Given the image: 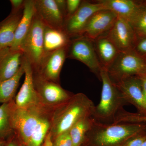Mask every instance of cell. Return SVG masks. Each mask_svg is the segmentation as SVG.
I'll use <instances>...</instances> for the list:
<instances>
[{"mask_svg": "<svg viewBox=\"0 0 146 146\" xmlns=\"http://www.w3.org/2000/svg\"><path fill=\"white\" fill-rule=\"evenodd\" d=\"M96 106L83 93L72 95L65 103L53 111L49 133L52 141L58 136L68 131L84 118L92 117Z\"/></svg>", "mask_w": 146, "mask_h": 146, "instance_id": "6da1fadb", "label": "cell"}, {"mask_svg": "<svg viewBox=\"0 0 146 146\" xmlns=\"http://www.w3.org/2000/svg\"><path fill=\"white\" fill-rule=\"evenodd\" d=\"M146 131L145 124H108L96 120L82 146H122L129 138Z\"/></svg>", "mask_w": 146, "mask_h": 146, "instance_id": "7a4b0ae2", "label": "cell"}, {"mask_svg": "<svg viewBox=\"0 0 146 146\" xmlns=\"http://www.w3.org/2000/svg\"><path fill=\"white\" fill-rule=\"evenodd\" d=\"M100 76L102 82L101 99L95 106L92 117L97 121L110 124L113 123L118 113L127 103L112 82L106 69L102 68Z\"/></svg>", "mask_w": 146, "mask_h": 146, "instance_id": "3957f363", "label": "cell"}, {"mask_svg": "<svg viewBox=\"0 0 146 146\" xmlns=\"http://www.w3.org/2000/svg\"><path fill=\"white\" fill-rule=\"evenodd\" d=\"M113 82L132 76L146 75V62L133 50L120 52L106 70Z\"/></svg>", "mask_w": 146, "mask_h": 146, "instance_id": "277c9868", "label": "cell"}, {"mask_svg": "<svg viewBox=\"0 0 146 146\" xmlns=\"http://www.w3.org/2000/svg\"><path fill=\"white\" fill-rule=\"evenodd\" d=\"M46 109H50L43 106L21 109L17 108L14 102L11 123L14 134L19 143L27 146L40 115Z\"/></svg>", "mask_w": 146, "mask_h": 146, "instance_id": "5b68a950", "label": "cell"}, {"mask_svg": "<svg viewBox=\"0 0 146 146\" xmlns=\"http://www.w3.org/2000/svg\"><path fill=\"white\" fill-rule=\"evenodd\" d=\"M45 25L36 13L31 28L21 44L24 56L31 65L33 71L37 70L44 56V35Z\"/></svg>", "mask_w": 146, "mask_h": 146, "instance_id": "8992f818", "label": "cell"}, {"mask_svg": "<svg viewBox=\"0 0 146 146\" xmlns=\"http://www.w3.org/2000/svg\"><path fill=\"white\" fill-rule=\"evenodd\" d=\"M86 65L99 79L103 67L100 63L94 42L83 36L71 39L67 47V56Z\"/></svg>", "mask_w": 146, "mask_h": 146, "instance_id": "52a82bcc", "label": "cell"}, {"mask_svg": "<svg viewBox=\"0 0 146 146\" xmlns=\"http://www.w3.org/2000/svg\"><path fill=\"white\" fill-rule=\"evenodd\" d=\"M33 79L40 103L47 108L54 109L68 101L72 96L58 83L42 78L34 72Z\"/></svg>", "mask_w": 146, "mask_h": 146, "instance_id": "ba28073f", "label": "cell"}, {"mask_svg": "<svg viewBox=\"0 0 146 146\" xmlns=\"http://www.w3.org/2000/svg\"><path fill=\"white\" fill-rule=\"evenodd\" d=\"M103 9H105L104 7L98 1H82L75 13L64 21L63 29L71 39L81 36L91 16Z\"/></svg>", "mask_w": 146, "mask_h": 146, "instance_id": "9c48e42d", "label": "cell"}, {"mask_svg": "<svg viewBox=\"0 0 146 146\" xmlns=\"http://www.w3.org/2000/svg\"><path fill=\"white\" fill-rule=\"evenodd\" d=\"M119 52L133 50L138 40L136 32L129 22L117 17L109 31L105 35Z\"/></svg>", "mask_w": 146, "mask_h": 146, "instance_id": "30bf717a", "label": "cell"}, {"mask_svg": "<svg viewBox=\"0 0 146 146\" xmlns=\"http://www.w3.org/2000/svg\"><path fill=\"white\" fill-rule=\"evenodd\" d=\"M23 63L25 70V79L20 91L14 98L15 105L17 108L21 109H27L43 106L40 103L35 86L33 70L31 65L25 57Z\"/></svg>", "mask_w": 146, "mask_h": 146, "instance_id": "8fae6325", "label": "cell"}, {"mask_svg": "<svg viewBox=\"0 0 146 146\" xmlns=\"http://www.w3.org/2000/svg\"><path fill=\"white\" fill-rule=\"evenodd\" d=\"M113 82L127 104L134 106L138 113L146 115V102L138 76L129 77Z\"/></svg>", "mask_w": 146, "mask_h": 146, "instance_id": "7c38bea8", "label": "cell"}, {"mask_svg": "<svg viewBox=\"0 0 146 146\" xmlns=\"http://www.w3.org/2000/svg\"><path fill=\"white\" fill-rule=\"evenodd\" d=\"M67 56V47L45 54L39 67L33 72L42 78L58 83Z\"/></svg>", "mask_w": 146, "mask_h": 146, "instance_id": "4fadbf2b", "label": "cell"}, {"mask_svg": "<svg viewBox=\"0 0 146 146\" xmlns=\"http://www.w3.org/2000/svg\"><path fill=\"white\" fill-rule=\"evenodd\" d=\"M117 17L115 13L108 9L96 12L89 19L82 36L94 41L106 34L113 26Z\"/></svg>", "mask_w": 146, "mask_h": 146, "instance_id": "5bb4252c", "label": "cell"}, {"mask_svg": "<svg viewBox=\"0 0 146 146\" xmlns=\"http://www.w3.org/2000/svg\"><path fill=\"white\" fill-rule=\"evenodd\" d=\"M35 13L45 26L63 29L65 18L55 0H34Z\"/></svg>", "mask_w": 146, "mask_h": 146, "instance_id": "9a60e30c", "label": "cell"}, {"mask_svg": "<svg viewBox=\"0 0 146 146\" xmlns=\"http://www.w3.org/2000/svg\"><path fill=\"white\" fill-rule=\"evenodd\" d=\"M35 12L34 0H26L23 15L16 29L14 41L10 50H20L22 43L31 28Z\"/></svg>", "mask_w": 146, "mask_h": 146, "instance_id": "2e32d148", "label": "cell"}, {"mask_svg": "<svg viewBox=\"0 0 146 146\" xmlns=\"http://www.w3.org/2000/svg\"><path fill=\"white\" fill-rule=\"evenodd\" d=\"M23 10L17 13H10L0 25V56L10 50L13 45L15 33Z\"/></svg>", "mask_w": 146, "mask_h": 146, "instance_id": "e0dca14e", "label": "cell"}, {"mask_svg": "<svg viewBox=\"0 0 146 146\" xmlns=\"http://www.w3.org/2000/svg\"><path fill=\"white\" fill-rule=\"evenodd\" d=\"M24 57L21 50H9L0 56V82L16 75L22 66Z\"/></svg>", "mask_w": 146, "mask_h": 146, "instance_id": "ac0fdd59", "label": "cell"}, {"mask_svg": "<svg viewBox=\"0 0 146 146\" xmlns=\"http://www.w3.org/2000/svg\"><path fill=\"white\" fill-rule=\"evenodd\" d=\"M71 40L63 29L45 26L44 35V55L68 47Z\"/></svg>", "mask_w": 146, "mask_h": 146, "instance_id": "d6986e66", "label": "cell"}, {"mask_svg": "<svg viewBox=\"0 0 146 146\" xmlns=\"http://www.w3.org/2000/svg\"><path fill=\"white\" fill-rule=\"evenodd\" d=\"M93 42L100 63L107 70L120 52L106 35L100 36Z\"/></svg>", "mask_w": 146, "mask_h": 146, "instance_id": "ffe728a7", "label": "cell"}, {"mask_svg": "<svg viewBox=\"0 0 146 146\" xmlns=\"http://www.w3.org/2000/svg\"><path fill=\"white\" fill-rule=\"evenodd\" d=\"M105 9L111 11L118 17L129 21L136 12L139 5L138 1L132 0H100L97 1Z\"/></svg>", "mask_w": 146, "mask_h": 146, "instance_id": "44dd1931", "label": "cell"}, {"mask_svg": "<svg viewBox=\"0 0 146 146\" xmlns=\"http://www.w3.org/2000/svg\"><path fill=\"white\" fill-rule=\"evenodd\" d=\"M53 111L46 109L42 112L27 146H42L50 130Z\"/></svg>", "mask_w": 146, "mask_h": 146, "instance_id": "7402d4cb", "label": "cell"}, {"mask_svg": "<svg viewBox=\"0 0 146 146\" xmlns=\"http://www.w3.org/2000/svg\"><path fill=\"white\" fill-rule=\"evenodd\" d=\"M24 74L25 70L23 63L16 75L12 78L0 82V104L7 103L14 99L19 82Z\"/></svg>", "mask_w": 146, "mask_h": 146, "instance_id": "603a6c76", "label": "cell"}, {"mask_svg": "<svg viewBox=\"0 0 146 146\" xmlns=\"http://www.w3.org/2000/svg\"><path fill=\"white\" fill-rule=\"evenodd\" d=\"M14 100L0 106V137L5 140L14 135L11 123Z\"/></svg>", "mask_w": 146, "mask_h": 146, "instance_id": "cb8c5ba5", "label": "cell"}, {"mask_svg": "<svg viewBox=\"0 0 146 146\" xmlns=\"http://www.w3.org/2000/svg\"><path fill=\"white\" fill-rule=\"evenodd\" d=\"M96 120L93 117L84 118L79 121L69 130L72 146H82L86 133L94 124Z\"/></svg>", "mask_w": 146, "mask_h": 146, "instance_id": "d4e9b609", "label": "cell"}, {"mask_svg": "<svg viewBox=\"0 0 146 146\" xmlns=\"http://www.w3.org/2000/svg\"><path fill=\"white\" fill-rule=\"evenodd\" d=\"M143 123L146 124V115L131 113L123 109L115 117L113 123Z\"/></svg>", "mask_w": 146, "mask_h": 146, "instance_id": "484cf974", "label": "cell"}, {"mask_svg": "<svg viewBox=\"0 0 146 146\" xmlns=\"http://www.w3.org/2000/svg\"><path fill=\"white\" fill-rule=\"evenodd\" d=\"M128 21L135 31L146 26V1H139L138 9Z\"/></svg>", "mask_w": 146, "mask_h": 146, "instance_id": "4316f807", "label": "cell"}, {"mask_svg": "<svg viewBox=\"0 0 146 146\" xmlns=\"http://www.w3.org/2000/svg\"><path fill=\"white\" fill-rule=\"evenodd\" d=\"M53 146H72L69 131L60 134L53 140Z\"/></svg>", "mask_w": 146, "mask_h": 146, "instance_id": "83f0119b", "label": "cell"}, {"mask_svg": "<svg viewBox=\"0 0 146 146\" xmlns=\"http://www.w3.org/2000/svg\"><path fill=\"white\" fill-rule=\"evenodd\" d=\"M146 140V131L133 136L122 146H141Z\"/></svg>", "mask_w": 146, "mask_h": 146, "instance_id": "f1b7e54d", "label": "cell"}, {"mask_svg": "<svg viewBox=\"0 0 146 146\" xmlns=\"http://www.w3.org/2000/svg\"><path fill=\"white\" fill-rule=\"evenodd\" d=\"M82 2L80 0L66 1V15L65 21L75 13L80 6Z\"/></svg>", "mask_w": 146, "mask_h": 146, "instance_id": "f546056e", "label": "cell"}, {"mask_svg": "<svg viewBox=\"0 0 146 146\" xmlns=\"http://www.w3.org/2000/svg\"><path fill=\"white\" fill-rule=\"evenodd\" d=\"M133 50L142 57L146 56V37L138 38Z\"/></svg>", "mask_w": 146, "mask_h": 146, "instance_id": "4dcf8cb0", "label": "cell"}, {"mask_svg": "<svg viewBox=\"0 0 146 146\" xmlns=\"http://www.w3.org/2000/svg\"><path fill=\"white\" fill-rule=\"evenodd\" d=\"M25 2V0H10L11 6V13L15 14L23 10Z\"/></svg>", "mask_w": 146, "mask_h": 146, "instance_id": "1f68e13d", "label": "cell"}, {"mask_svg": "<svg viewBox=\"0 0 146 146\" xmlns=\"http://www.w3.org/2000/svg\"><path fill=\"white\" fill-rule=\"evenodd\" d=\"M56 4L62 13L64 18H65L66 15V1L65 0H55Z\"/></svg>", "mask_w": 146, "mask_h": 146, "instance_id": "d6a6232c", "label": "cell"}, {"mask_svg": "<svg viewBox=\"0 0 146 146\" xmlns=\"http://www.w3.org/2000/svg\"><path fill=\"white\" fill-rule=\"evenodd\" d=\"M18 142L15 135H13L7 140L4 146H18Z\"/></svg>", "mask_w": 146, "mask_h": 146, "instance_id": "836d02e7", "label": "cell"}, {"mask_svg": "<svg viewBox=\"0 0 146 146\" xmlns=\"http://www.w3.org/2000/svg\"><path fill=\"white\" fill-rule=\"evenodd\" d=\"M138 76L141 80L144 96H145L146 102V75H143Z\"/></svg>", "mask_w": 146, "mask_h": 146, "instance_id": "e575fe53", "label": "cell"}, {"mask_svg": "<svg viewBox=\"0 0 146 146\" xmlns=\"http://www.w3.org/2000/svg\"><path fill=\"white\" fill-rule=\"evenodd\" d=\"M135 31L138 38L146 37V26Z\"/></svg>", "mask_w": 146, "mask_h": 146, "instance_id": "d590c367", "label": "cell"}, {"mask_svg": "<svg viewBox=\"0 0 146 146\" xmlns=\"http://www.w3.org/2000/svg\"><path fill=\"white\" fill-rule=\"evenodd\" d=\"M7 140L0 137V146H4L5 145Z\"/></svg>", "mask_w": 146, "mask_h": 146, "instance_id": "8d00e7d4", "label": "cell"}, {"mask_svg": "<svg viewBox=\"0 0 146 146\" xmlns=\"http://www.w3.org/2000/svg\"><path fill=\"white\" fill-rule=\"evenodd\" d=\"M141 146H146V140L145 141V142H144L142 144Z\"/></svg>", "mask_w": 146, "mask_h": 146, "instance_id": "74e56055", "label": "cell"}, {"mask_svg": "<svg viewBox=\"0 0 146 146\" xmlns=\"http://www.w3.org/2000/svg\"><path fill=\"white\" fill-rule=\"evenodd\" d=\"M143 58L144 59H145V60L146 62V56H143Z\"/></svg>", "mask_w": 146, "mask_h": 146, "instance_id": "f35d334b", "label": "cell"}, {"mask_svg": "<svg viewBox=\"0 0 146 146\" xmlns=\"http://www.w3.org/2000/svg\"><path fill=\"white\" fill-rule=\"evenodd\" d=\"M18 146H23L22 145H21V144H20V143H18Z\"/></svg>", "mask_w": 146, "mask_h": 146, "instance_id": "ab89813d", "label": "cell"}, {"mask_svg": "<svg viewBox=\"0 0 146 146\" xmlns=\"http://www.w3.org/2000/svg\"><path fill=\"white\" fill-rule=\"evenodd\" d=\"M1 22H0V25H1Z\"/></svg>", "mask_w": 146, "mask_h": 146, "instance_id": "60d3db41", "label": "cell"}, {"mask_svg": "<svg viewBox=\"0 0 146 146\" xmlns=\"http://www.w3.org/2000/svg\"></svg>", "mask_w": 146, "mask_h": 146, "instance_id": "b9f144b4", "label": "cell"}]
</instances>
